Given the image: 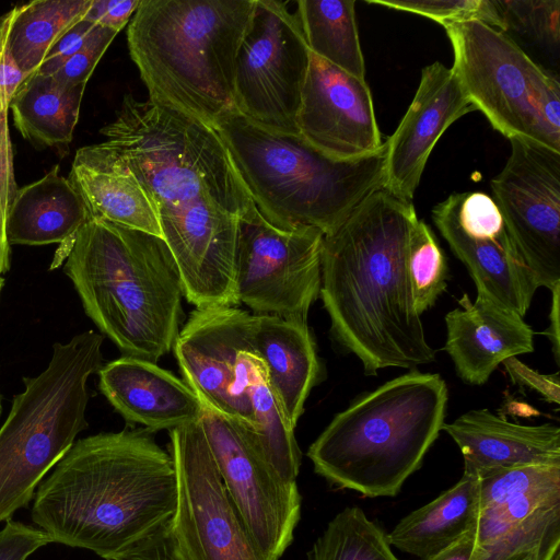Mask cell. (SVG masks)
Segmentation results:
<instances>
[{"label":"cell","mask_w":560,"mask_h":560,"mask_svg":"<svg viewBox=\"0 0 560 560\" xmlns=\"http://www.w3.org/2000/svg\"><path fill=\"white\" fill-rule=\"evenodd\" d=\"M100 132L149 195L196 308L237 306L238 223L258 213L218 131L151 100L122 98Z\"/></svg>","instance_id":"cell-1"},{"label":"cell","mask_w":560,"mask_h":560,"mask_svg":"<svg viewBox=\"0 0 560 560\" xmlns=\"http://www.w3.org/2000/svg\"><path fill=\"white\" fill-rule=\"evenodd\" d=\"M417 219L412 202L382 188L324 235L319 296L334 339L361 361L366 375L390 366L415 370L435 360L407 271Z\"/></svg>","instance_id":"cell-2"},{"label":"cell","mask_w":560,"mask_h":560,"mask_svg":"<svg viewBox=\"0 0 560 560\" xmlns=\"http://www.w3.org/2000/svg\"><path fill=\"white\" fill-rule=\"evenodd\" d=\"M142 429L74 442L34 494L32 520L51 542L119 560L171 528L173 458Z\"/></svg>","instance_id":"cell-3"},{"label":"cell","mask_w":560,"mask_h":560,"mask_svg":"<svg viewBox=\"0 0 560 560\" xmlns=\"http://www.w3.org/2000/svg\"><path fill=\"white\" fill-rule=\"evenodd\" d=\"M85 314L124 355L156 363L179 332L183 283L162 237L91 218L60 245Z\"/></svg>","instance_id":"cell-4"},{"label":"cell","mask_w":560,"mask_h":560,"mask_svg":"<svg viewBox=\"0 0 560 560\" xmlns=\"http://www.w3.org/2000/svg\"><path fill=\"white\" fill-rule=\"evenodd\" d=\"M255 0H141L129 54L149 100L208 126L235 109V61Z\"/></svg>","instance_id":"cell-5"},{"label":"cell","mask_w":560,"mask_h":560,"mask_svg":"<svg viewBox=\"0 0 560 560\" xmlns=\"http://www.w3.org/2000/svg\"><path fill=\"white\" fill-rule=\"evenodd\" d=\"M213 128L257 211L277 229L315 228L328 235L383 188L385 142L373 154L339 160L299 133L261 127L236 109Z\"/></svg>","instance_id":"cell-6"},{"label":"cell","mask_w":560,"mask_h":560,"mask_svg":"<svg viewBox=\"0 0 560 560\" xmlns=\"http://www.w3.org/2000/svg\"><path fill=\"white\" fill-rule=\"evenodd\" d=\"M447 397L439 374L412 370L336 415L307 457L336 488L369 498L395 497L438 439Z\"/></svg>","instance_id":"cell-7"},{"label":"cell","mask_w":560,"mask_h":560,"mask_svg":"<svg viewBox=\"0 0 560 560\" xmlns=\"http://www.w3.org/2000/svg\"><path fill=\"white\" fill-rule=\"evenodd\" d=\"M104 336L88 330L56 342L47 368L23 377L0 428V522L26 506L46 474L89 427L88 380L102 368Z\"/></svg>","instance_id":"cell-8"},{"label":"cell","mask_w":560,"mask_h":560,"mask_svg":"<svg viewBox=\"0 0 560 560\" xmlns=\"http://www.w3.org/2000/svg\"><path fill=\"white\" fill-rule=\"evenodd\" d=\"M467 97L508 139L560 152V83L508 34L479 21L444 26Z\"/></svg>","instance_id":"cell-9"},{"label":"cell","mask_w":560,"mask_h":560,"mask_svg":"<svg viewBox=\"0 0 560 560\" xmlns=\"http://www.w3.org/2000/svg\"><path fill=\"white\" fill-rule=\"evenodd\" d=\"M310 56L296 15L287 3L255 0L235 61V109L261 127L299 133L296 116Z\"/></svg>","instance_id":"cell-10"},{"label":"cell","mask_w":560,"mask_h":560,"mask_svg":"<svg viewBox=\"0 0 560 560\" xmlns=\"http://www.w3.org/2000/svg\"><path fill=\"white\" fill-rule=\"evenodd\" d=\"M177 503L171 535L183 560H265L230 499L200 419L170 431Z\"/></svg>","instance_id":"cell-11"},{"label":"cell","mask_w":560,"mask_h":560,"mask_svg":"<svg viewBox=\"0 0 560 560\" xmlns=\"http://www.w3.org/2000/svg\"><path fill=\"white\" fill-rule=\"evenodd\" d=\"M324 234L315 228L280 230L258 213L238 223L234 288L256 315L306 320L320 293Z\"/></svg>","instance_id":"cell-12"},{"label":"cell","mask_w":560,"mask_h":560,"mask_svg":"<svg viewBox=\"0 0 560 560\" xmlns=\"http://www.w3.org/2000/svg\"><path fill=\"white\" fill-rule=\"evenodd\" d=\"M503 170L490 182L506 231L539 287L560 283V152L512 138Z\"/></svg>","instance_id":"cell-13"},{"label":"cell","mask_w":560,"mask_h":560,"mask_svg":"<svg viewBox=\"0 0 560 560\" xmlns=\"http://www.w3.org/2000/svg\"><path fill=\"white\" fill-rule=\"evenodd\" d=\"M200 421L225 490L265 560H279L301 518L296 482L281 478L232 420L202 405Z\"/></svg>","instance_id":"cell-14"},{"label":"cell","mask_w":560,"mask_h":560,"mask_svg":"<svg viewBox=\"0 0 560 560\" xmlns=\"http://www.w3.org/2000/svg\"><path fill=\"white\" fill-rule=\"evenodd\" d=\"M255 315L237 306L196 308L173 345L184 382L207 408L246 431L255 418L247 389Z\"/></svg>","instance_id":"cell-15"},{"label":"cell","mask_w":560,"mask_h":560,"mask_svg":"<svg viewBox=\"0 0 560 560\" xmlns=\"http://www.w3.org/2000/svg\"><path fill=\"white\" fill-rule=\"evenodd\" d=\"M432 219L477 291L524 316L538 288L493 198L482 191L452 194L433 208Z\"/></svg>","instance_id":"cell-16"},{"label":"cell","mask_w":560,"mask_h":560,"mask_svg":"<svg viewBox=\"0 0 560 560\" xmlns=\"http://www.w3.org/2000/svg\"><path fill=\"white\" fill-rule=\"evenodd\" d=\"M296 127L310 144L339 160L373 154L384 144L366 80L312 52Z\"/></svg>","instance_id":"cell-17"},{"label":"cell","mask_w":560,"mask_h":560,"mask_svg":"<svg viewBox=\"0 0 560 560\" xmlns=\"http://www.w3.org/2000/svg\"><path fill=\"white\" fill-rule=\"evenodd\" d=\"M472 110L452 68L439 61L424 67L412 102L385 141L383 189L411 202L435 143L453 122Z\"/></svg>","instance_id":"cell-18"},{"label":"cell","mask_w":560,"mask_h":560,"mask_svg":"<svg viewBox=\"0 0 560 560\" xmlns=\"http://www.w3.org/2000/svg\"><path fill=\"white\" fill-rule=\"evenodd\" d=\"M459 308L446 314L444 350L467 384H485L504 360L534 351V331L523 316L477 291L475 302L464 293Z\"/></svg>","instance_id":"cell-19"},{"label":"cell","mask_w":560,"mask_h":560,"mask_svg":"<svg viewBox=\"0 0 560 560\" xmlns=\"http://www.w3.org/2000/svg\"><path fill=\"white\" fill-rule=\"evenodd\" d=\"M98 387L128 421L153 432L196 422L202 404L195 392L156 363L124 355L98 370Z\"/></svg>","instance_id":"cell-20"},{"label":"cell","mask_w":560,"mask_h":560,"mask_svg":"<svg viewBox=\"0 0 560 560\" xmlns=\"http://www.w3.org/2000/svg\"><path fill=\"white\" fill-rule=\"evenodd\" d=\"M457 444L464 474L480 477L493 470L526 465H560V428L526 425L488 409L470 410L442 427Z\"/></svg>","instance_id":"cell-21"},{"label":"cell","mask_w":560,"mask_h":560,"mask_svg":"<svg viewBox=\"0 0 560 560\" xmlns=\"http://www.w3.org/2000/svg\"><path fill=\"white\" fill-rule=\"evenodd\" d=\"M68 179L91 218L162 237L144 187L122 156L105 141L77 150Z\"/></svg>","instance_id":"cell-22"},{"label":"cell","mask_w":560,"mask_h":560,"mask_svg":"<svg viewBox=\"0 0 560 560\" xmlns=\"http://www.w3.org/2000/svg\"><path fill=\"white\" fill-rule=\"evenodd\" d=\"M255 315L252 348L288 422L295 428L316 385L320 364L306 320Z\"/></svg>","instance_id":"cell-23"},{"label":"cell","mask_w":560,"mask_h":560,"mask_svg":"<svg viewBox=\"0 0 560 560\" xmlns=\"http://www.w3.org/2000/svg\"><path fill=\"white\" fill-rule=\"evenodd\" d=\"M91 219L68 177L55 165L42 178L16 189L9 208L7 237L11 245H63Z\"/></svg>","instance_id":"cell-24"},{"label":"cell","mask_w":560,"mask_h":560,"mask_svg":"<svg viewBox=\"0 0 560 560\" xmlns=\"http://www.w3.org/2000/svg\"><path fill=\"white\" fill-rule=\"evenodd\" d=\"M478 478L476 548L509 532L540 508L560 503V465L517 466Z\"/></svg>","instance_id":"cell-25"},{"label":"cell","mask_w":560,"mask_h":560,"mask_svg":"<svg viewBox=\"0 0 560 560\" xmlns=\"http://www.w3.org/2000/svg\"><path fill=\"white\" fill-rule=\"evenodd\" d=\"M478 514L479 478L463 474L452 488L401 518L387 540L422 560L476 528Z\"/></svg>","instance_id":"cell-26"},{"label":"cell","mask_w":560,"mask_h":560,"mask_svg":"<svg viewBox=\"0 0 560 560\" xmlns=\"http://www.w3.org/2000/svg\"><path fill=\"white\" fill-rule=\"evenodd\" d=\"M85 86L33 73L9 103L15 128L24 139L39 147L68 145L79 120Z\"/></svg>","instance_id":"cell-27"},{"label":"cell","mask_w":560,"mask_h":560,"mask_svg":"<svg viewBox=\"0 0 560 560\" xmlns=\"http://www.w3.org/2000/svg\"><path fill=\"white\" fill-rule=\"evenodd\" d=\"M294 12L312 54L365 81L354 0H299Z\"/></svg>","instance_id":"cell-28"},{"label":"cell","mask_w":560,"mask_h":560,"mask_svg":"<svg viewBox=\"0 0 560 560\" xmlns=\"http://www.w3.org/2000/svg\"><path fill=\"white\" fill-rule=\"evenodd\" d=\"M247 389L255 418L254 429L241 430L252 445L288 482H296L301 466L294 428L288 422L267 378L264 363L249 354Z\"/></svg>","instance_id":"cell-29"},{"label":"cell","mask_w":560,"mask_h":560,"mask_svg":"<svg viewBox=\"0 0 560 560\" xmlns=\"http://www.w3.org/2000/svg\"><path fill=\"white\" fill-rule=\"evenodd\" d=\"M92 0H34L15 7L8 45L22 73H35L56 40L81 20Z\"/></svg>","instance_id":"cell-30"},{"label":"cell","mask_w":560,"mask_h":560,"mask_svg":"<svg viewBox=\"0 0 560 560\" xmlns=\"http://www.w3.org/2000/svg\"><path fill=\"white\" fill-rule=\"evenodd\" d=\"M307 560H399L387 535L358 506L346 508L327 525Z\"/></svg>","instance_id":"cell-31"},{"label":"cell","mask_w":560,"mask_h":560,"mask_svg":"<svg viewBox=\"0 0 560 560\" xmlns=\"http://www.w3.org/2000/svg\"><path fill=\"white\" fill-rule=\"evenodd\" d=\"M407 271L417 313L432 307L446 290L448 278L447 260L431 228L417 219L411 228Z\"/></svg>","instance_id":"cell-32"},{"label":"cell","mask_w":560,"mask_h":560,"mask_svg":"<svg viewBox=\"0 0 560 560\" xmlns=\"http://www.w3.org/2000/svg\"><path fill=\"white\" fill-rule=\"evenodd\" d=\"M560 538V503L540 508L522 523L475 548L471 560H521L539 546Z\"/></svg>","instance_id":"cell-33"},{"label":"cell","mask_w":560,"mask_h":560,"mask_svg":"<svg viewBox=\"0 0 560 560\" xmlns=\"http://www.w3.org/2000/svg\"><path fill=\"white\" fill-rule=\"evenodd\" d=\"M388 9L419 14L443 27L457 22L479 21L504 33L498 0H366Z\"/></svg>","instance_id":"cell-34"},{"label":"cell","mask_w":560,"mask_h":560,"mask_svg":"<svg viewBox=\"0 0 560 560\" xmlns=\"http://www.w3.org/2000/svg\"><path fill=\"white\" fill-rule=\"evenodd\" d=\"M504 33L515 32L535 43L558 48L560 42L559 0H498Z\"/></svg>","instance_id":"cell-35"},{"label":"cell","mask_w":560,"mask_h":560,"mask_svg":"<svg viewBox=\"0 0 560 560\" xmlns=\"http://www.w3.org/2000/svg\"><path fill=\"white\" fill-rule=\"evenodd\" d=\"M8 112L0 108V295L10 270L11 246L7 237V219L16 191Z\"/></svg>","instance_id":"cell-36"},{"label":"cell","mask_w":560,"mask_h":560,"mask_svg":"<svg viewBox=\"0 0 560 560\" xmlns=\"http://www.w3.org/2000/svg\"><path fill=\"white\" fill-rule=\"evenodd\" d=\"M117 34L116 31L95 24L83 46L52 77L70 85H86Z\"/></svg>","instance_id":"cell-37"},{"label":"cell","mask_w":560,"mask_h":560,"mask_svg":"<svg viewBox=\"0 0 560 560\" xmlns=\"http://www.w3.org/2000/svg\"><path fill=\"white\" fill-rule=\"evenodd\" d=\"M0 530V560H26L33 552L51 542L40 528L8 520Z\"/></svg>","instance_id":"cell-38"},{"label":"cell","mask_w":560,"mask_h":560,"mask_svg":"<svg viewBox=\"0 0 560 560\" xmlns=\"http://www.w3.org/2000/svg\"><path fill=\"white\" fill-rule=\"evenodd\" d=\"M94 26L84 18L75 22L56 40L35 73L55 74L83 46Z\"/></svg>","instance_id":"cell-39"},{"label":"cell","mask_w":560,"mask_h":560,"mask_svg":"<svg viewBox=\"0 0 560 560\" xmlns=\"http://www.w3.org/2000/svg\"><path fill=\"white\" fill-rule=\"evenodd\" d=\"M15 14V7L0 15V108L9 110V103L27 78L15 65L8 45L10 27Z\"/></svg>","instance_id":"cell-40"},{"label":"cell","mask_w":560,"mask_h":560,"mask_svg":"<svg viewBox=\"0 0 560 560\" xmlns=\"http://www.w3.org/2000/svg\"><path fill=\"white\" fill-rule=\"evenodd\" d=\"M502 364L514 384L535 390L548 402H560V380L558 374H539L522 363L516 357L504 360Z\"/></svg>","instance_id":"cell-41"},{"label":"cell","mask_w":560,"mask_h":560,"mask_svg":"<svg viewBox=\"0 0 560 560\" xmlns=\"http://www.w3.org/2000/svg\"><path fill=\"white\" fill-rule=\"evenodd\" d=\"M141 0H92L83 16L119 33L131 20Z\"/></svg>","instance_id":"cell-42"},{"label":"cell","mask_w":560,"mask_h":560,"mask_svg":"<svg viewBox=\"0 0 560 560\" xmlns=\"http://www.w3.org/2000/svg\"><path fill=\"white\" fill-rule=\"evenodd\" d=\"M170 529L148 540L119 560H183Z\"/></svg>","instance_id":"cell-43"},{"label":"cell","mask_w":560,"mask_h":560,"mask_svg":"<svg viewBox=\"0 0 560 560\" xmlns=\"http://www.w3.org/2000/svg\"><path fill=\"white\" fill-rule=\"evenodd\" d=\"M476 548V528L453 544L422 560H471Z\"/></svg>","instance_id":"cell-44"},{"label":"cell","mask_w":560,"mask_h":560,"mask_svg":"<svg viewBox=\"0 0 560 560\" xmlns=\"http://www.w3.org/2000/svg\"><path fill=\"white\" fill-rule=\"evenodd\" d=\"M552 302L549 315V326L544 335L551 341L553 355L556 361L559 362L560 353V332H559V310H560V283L555 285L551 290Z\"/></svg>","instance_id":"cell-45"},{"label":"cell","mask_w":560,"mask_h":560,"mask_svg":"<svg viewBox=\"0 0 560 560\" xmlns=\"http://www.w3.org/2000/svg\"><path fill=\"white\" fill-rule=\"evenodd\" d=\"M521 560H560V538L539 546Z\"/></svg>","instance_id":"cell-46"},{"label":"cell","mask_w":560,"mask_h":560,"mask_svg":"<svg viewBox=\"0 0 560 560\" xmlns=\"http://www.w3.org/2000/svg\"><path fill=\"white\" fill-rule=\"evenodd\" d=\"M2 413V395L0 394V416Z\"/></svg>","instance_id":"cell-47"}]
</instances>
